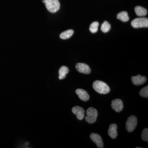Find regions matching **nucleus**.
Here are the masks:
<instances>
[{"label": "nucleus", "mask_w": 148, "mask_h": 148, "mask_svg": "<svg viewBox=\"0 0 148 148\" xmlns=\"http://www.w3.org/2000/svg\"><path fill=\"white\" fill-rule=\"evenodd\" d=\"M87 116L85 117L86 121L90 124L94 123L96 121L98 113L97 110L93 108H89L86 110Z\"/></svg>", "instance_id": "7ed1b4c3"}, {"label": "nucleus", "mask_w": 148, "mask_h": 148, "mask_svg": "<svg viewBox=\"0 0 148 148\" xmlns=\"http://www.w3.org/2000/svg\"><path fill=\"white\" fill-rule=\"evenodd\" d=\"M76 93L82 101L86 102L90 98V96L88 92L84 89L78 88L76 90Z\"/></svg>", "instance_id": "9b49d317"}, {"label": "nucleus", "mask_w": 148, "mask_h": 148, "mask_svg": "<svg viewBox=\"0 0 148 148\" xmlns=\"http://www.w3.org/2000/svg\"><path fill=\"white\" fill-rule=\"evenodd\" d=\"M92 87L96 92L101 94H107L110 90L108 84L101 81L96 80L94 82Z\"/></svg>", "instance_id": "f257e3e1"}, {"label": "nucleus", "mask_w": 148, "mask_h": 148, "mask_svg": "<svg viewBox=\"0 0 148 148\" xmlns=\"http://www.w3.org/2000/svg\"><path fill=\"white\" fill-rule=\"evenodd\" d=\"M135 10L136 15L139 16H146L147 13V10L146 9L140 6L136 7Z\"/></svg>", "instance_id": "4468645a"}, {"label": "nucleus", "mask_w": 148, "mask_h": 148, "mask_svg": "<svg viewBox=\"0 0 148 148\" xmlns=\"http://www.w3.org/2000/svg\"><path fill=\"white\" fill-rule=\"evenodd\" d=\"M137 117L135 116H131L127 119L126 122V129L128 132H132L135 130L137 125Z\"/></svg>", "instance_id": "39448f33"}, {"label": "nucleus", "mask_w": 148, "mask_h": 148, "mask_svg": "<svg viewBox=\"0 0 148 148\" xmlns=\"http://www.w3.org/2000/svg\"><path fill=\"white\" fill-rule=\"evenodd\" d=\"M112 108L117 112H119L122 110L123 108V103L119 99H115L112 101Z\"/></svg>", "instance_id": "1a4fd4ad"}, {"label": "nucleus", "mask_w": 148, "mask_h": 148, "mask_svg": "<svg viewBox=\"0 0 148 148\" xmlns=\"http://www.w3.org/2000/svg\"><path fill=\"white\" fill-rule=\"evenodd\" d=\"M72 112L76 116L77 119L82 120L84 118L85 111L84 109L79 106H75L72 108Z\"/></svg>", "instance_id": "0eeeda50"}, {"label": "nucleus", "mask_w": 148, "mask_h": 148, "mask_svg": "<svg viewBox=\"0 0 148 148\" xmlns=\"http://www.w3.org/2000/svg\"><path fill=\"white\" fill-rule=\"evenodd\" d=\"M69 70L68 67L65 66H62L59 69L58 71V78L59 79H64L66 77V75L69 73Z\"/></svg>", "instance_id": "ddd939ff"}, {"label": "nucleus", "mask_w": 148, "mask_h": 148, "mask_svg": "<svg viewBox=\"0 0 148 148\" xmlns=\"http://www.w3.org/2000/svg\"><path fill=\"white\" fill-rule=\"evenodd\" d=\"M75 68L77 71L82 73L89 74L91 72L89 66L84 63H78L76 65Z\"/></svg>", "instance_id": "423d86ee"}, {"label": "nucleus", "mask_w": 148, "mask_h": 148, "mask_svg": "<svg viewBox=\"0 0 148 148\" xmlns=\"http://www.w3.org/2000/svg\"><path fill=\"white\" fill-rule=\"evenodd\" d=\"M99 24L97 21H94L90 24L89 30L92 34H95L98 31Z\"/></svg>", "instance_id": "a211bd4d"}, {"label": "nucleus", "mask_w": 148, "mask_h": 148, "mask_svg": "<svg viewBox=\"0 0 148 148\" xmlns=\"http://www.w3.org/2000/svg\"><path fill=\"white\" fill-rule=\"evenodd\" d=\"M74 34L73 30L72 29L66 30L65 32H62L60 35V38L63 40L67 39L73 36Z\"/></svg>", "instance_id": "dca6fc26"}, {"label": "nucleus", "mask_w": 148, "mask_h": 148, "mask_svg": "<svg viewBox=\"0 0 148 148\" xmlns=\"http://www.w3.org/2000/svg\"><path fill=\"white\" fill-rule=\"evenodd\" d=\"M132 83L136 86L143 84L147 81V78L145 76H142L141 75H138L136 76L132 77Z\"/></svg>", "instance_id": "9d476101"}, {"label": "nucleus", "mask_w": 148, "mask_h": 148, "mask_svg": "<svg viewBox=\"0 0 148 148\" xmlns=\"http://www.w3.org/2000/svg\"><path fill=\"white\" fill-rule=\"evenodd\" d=\"M117 126L115 123L111 124L109 126L108 134L112 139H114L117 136Z\"/></svg>", "instance_id": "f8f14e48"}, {"label": "nucleus", "mask_w": 148, "mask_h": 148, "mask_svg": "<svg viewBox=\"0 0 148 148\" xmlns=\"http://www.w3.org/2000/svg\"><path fill=\"white\" fill-rule=\"evenodd\" d=\"M110 24L108 21H104L101 25V30L103 33H107L110 31Z\"/></svg>", "instance_id": "f3484780"}, {"label": "nucleus", "mask_w": 148, "mask_h": 148, "mask_svg": "<svg viewBox=\"0 0 148 148\" xmlns=\"http://www.w3.org/2000/svg\"><path fill=\"white\" fill-rule=\"evenodd\" d=\"M142 138L143 140L145 142H148V129L145 128L143 130L142 132Z\"/></svg>", "instance_id": "aec40b11"}, {"label": "nucleus", "mask_w": 148, "mask_h": 148, "mask_svg": "<svg viewBox=\"0 0 148 148\" xmlns=\"http://www.w3.org/2000/svg\"><path fill=\"white\" fill-rule=\"evenodd\" d=\"M90 139L96 144L98 148L104 147L103 140L100 135L97 133H92L90 134Z\"/></svg>", "instance_id": "6e6552de"}, {"label": "nucleus", "mask_w": 148, "mask_h": 148, "mask_svg": "<svg viewBox=\"0 0 148 148\" xmlns=\"http://www.w3.org/2000/svg\"><path fill=\"white\" fill-rule=\"evenodd\" d=\"M140 95L142 97L145 98H148V86H145L142 88L140 92Z\"/></svg>", "instance_id": "6ab92c4d"}, {"label": "nucleus", "mask_w": 148, "mask_h": 148, "mask_svg": "<svg viewBox=\"0 0 148 148\" xmlns=\"http://www.w3.org/2000/svg\"><path fill=\"white\" fill-rule=\"evenodd\" d=\"M42 2L45 4L46 7L51 13L57 12L60 8V3L58 0H44Z\"/></svg>", "instance_id": "f03ea898"}, {"label": "nucleus", "mask_w": 148, "mask_h": 148, "mask_svg": "<svg viewBox=\"0 0 148 148\" xmlns=\"http://www.w3.org/2000/svg\"><path fill=\"white\" fill-rule=\"evenodd\" d=\"M117 18L123 22H127L129 20V17L127 12L122 11L118 14Z\"/></svg>", "instance_id": "2eb2a0df"}, {"label": "nucleus", "mask_w": 148, "mask_h": 148, "mask_svg": "<svg viewBox=\"0 0 148 148\" xmlns=\"http://www.w3.org/2000/svg\"><path fill=\"white\" fill-rule=\"evenodd\" d=\"M131 26L134 28H144L148 27V18L145 17L135 18L131 22Z\"/></svg>", "instance_id": "20e7f679"}]
</instances>
